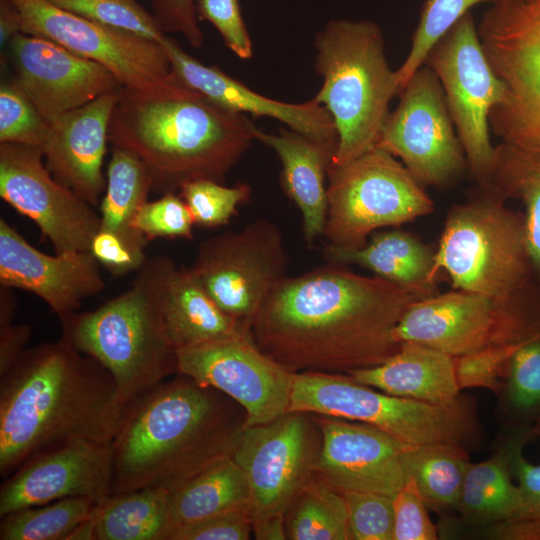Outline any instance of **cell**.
<instances>
[{
    "label": "cell",
    "mask_w": 540,
    "mask_h": 540,
    "mask_svg": "<svg viewBox=\"0 0 540 540\" xmlns=\"http://www.w3.org/2000/svg\"><path fill=\"white\" fill-rule=\"evenodd\" d=\"M500 392L508 413L531 428L540 414V334L513 351Z\"/></svg>",
    "instance_id": "obj_37"
},
{
    "label": "cell",
    "mask_w": 540,
    "mask_h": 540,
    "mask_svg": "<svg viewBox=\"0 0 540 540\" xmlns=\"http://www.w3.org/2000/svg\"><path fill=\"white\" fill-rule=\"evenodd\" d=\"M515 349L488 348L455 357L460 389L484 388L499 393L506 377L508 363Z\"/></svg>",
    "instance_id": "obj_44"
},
{
    "label": "cell",
    "mask_w": 540,
    "mask_h": 540,
    "mask_svg": "<svg viewBox=\"0 0 540 540\" xmlns=\"http://www.w3.org/2000/svg\"><path fill=\"white\" fill-rule=\"evenodd\" d=\"M0 284L41 298L59 319L76 312L84 299L100 293L105 282L89 251L48 255L33 247L0 218Z\"/></svg>",
    "instance_id": "obj_22"
},
{
    "label": "cell",
    "mask_w": 540,
    "mask_h": 540,
    "mask_svg": "<svg viewBox=\"0 0 540 540\" xmlns=\"http://www.w3.org/2000/svg\"><path fill=\"white\" fill-rule=\"evenodd\" d=\"M321 446V428L307 412H287L272 422L243 427L231 457L248 483L252 521L285 515L313 476Z\"/></svg>",
    "instance_id": "obj_15"
},
{
    "label": "cell",
    "mask_w": 540,
    "mask_h": 540,
    "mask_svg": "<svg viewBox=\"0 0 540 540\" xmlns=\"http://www.w3.org/2000/svg\"><path fill=\"white\" fill-rule=\"evenodd\" d=\"M530 436H535L540 439V414L530 428Z\"/></svg>",
    "instance_id": "obj_56"
},
{
    "label": "cell",
    "mask_w": 540,
    "mask_h": 540,
    "mask_svg": "<svg viewBox=\"0 0 540 540\" xmlns=\"http://www.w3.org/2000/svg\"><path fill=\"white\" fill-rule=\"evenodd\" d=\"M160 45L176 78L217 106L244 115L273 118L313 138L338 139L330 113L315 98L287 103L265 97L218 67L193 58L170 37L165 36Z\"/></svg>",
    "instance_id": "obj_24"
},
{
    "label": "cell",
    "mask_w": 540,
    "mask_h": 540,
    "mask_svg": "<svg viewBox=\"0 0 540 540\" xmlns=\"http://www.w3.org/2000/svg\"><path fill=\"white\" fill-rule=\"evenodd\" d=\"M489 187L524 206L527 246L540 282V151L506 142L496 145Z\"/></svg>",
    "instance_id": "obj_33"
},
{
    "label": "cell",
    "mask_w": 540,
    "mask_h": 540,
    "mask_svg": "<svg viewBox=\"0 0 540 540\" xmlns=\"http://www.w3.org/2000/svg\"><path fill=\"white\" fill-rule=\"evenodd\" d=\"M90 252L115 276L138 271L148 259L145 252L131 248L117 235L100 229L92 239Z\"/></svg>",
    "instance_id": "obj_50"
},
{
    "label": "cell",
    "mask_w": 540,
    "mask_h": 540,
    "mask_svg": "<svg viewBox=\"0 0 540 540\" xmlns=\"http://www.w3.org/2000/svg\"><path fill=\"white\" fill-rule=\"evenodd\" d=\"M95 506L90 499L71 497L13 511L1 517L0 539L66 540Z\"/></svg>",
    "instance_id": "obj_36"
},
{
    "label": "cell",
    "mask_w": 540,
    "mask_h": 540,
    "mask_svg": "<svg viewBox=\"0 0 540 540\" xmlns=\"http://www.w3.org/2000/svg\"><path fill=\"white\" fill-rule=\"evenodd\" d=\"M0 379L2 477L66 442L112 443L126 406L116 383L63 339L27 348Z\"/></svg>",
    "instance_id": "obj_2"
},
{
    "label": "cell",
    "mask_w": 540,
    "mask_h": 540,
    "mask_svg": "<svg viewBox=\"0 0 540 540\" xmlns=\"http://www.w3.org/2000/svg\"><path fill=\"white\" fill-rule=\"evenodd\" d=\"M417 483L410 475L393 497V540H435L437 528L431 521Z\"/></svg>",
    "instance_id": "obj_45"
},
{
    "label": "cell",
    "mask_w": 540,
    "mask_h": 540,
    "mask_svg": "<svg viewBox=\"0 0 540 540\" xmlns=\"http://www.w3.org/2000/svg\"><path fill=\"white\" fill-rule=\"evenodd\" d=\"M423 65L441 83L471 176L478 186H489L495 151L489 116L506 87L488 61L471 12L434 44Z\"/></svg>",
    "instance_id": "obj_11"
},
{
    "label": "cell",
    "mask_w": 540,
    "mask_h": 540,
    "mask_svg": "<svg viewBox=\"0 0 540 540\" xmlns=\"http://www.w3.org/2000/svg\"><path fill=\"white\" fill-rule=\"evenodd\" d=\"M22 32L21 15L11 0H0V43L6 45Z\"/></svg>",
    "instance_id": "obj_52"
},
{
    "label": "cell",
    "mask_w": 540,
    "mask_h": 540,
    "mask_svg": "<svg viewBox=\"0 0 540 540\" xmlns=\"http://www.w3.org/2000/svg\"><path fill=\"white\" fill-rule=\"evenodd\" d=\"M197 14L218 30L225 45L241 59L252 56V41L238 0H195Z\"/></svg>",
    "instance_id": "obj_46"
},
{
    "label": "cell",
    "mask_w": 540,
    "mask_h": 540,
    "mask_svg": "<svg viewBox=\"0 0 540 540\" xmlns=\"http://www.w3.org/2000/svg\"><path fill=\"white\" fill-rule=\"evenodd\" d=\"M253 134L255 140L278 155L282 164L283 189L302 215L305 240L308 244L313 243L324 233L328 170L338 139H317L290 128L270 134L255 126Z\"/></svg>",
    "instance_id": "obj_25"
},
{
    "label": "cell",
    "mask_w": 540,
    "mask_h": 540,
    "mask_svg": "<svg viewBox=\"0 0 540 540\" xmlns=\"http://www.w3.org/2000/svg\"><path fill=\"white\" fill-rule=\"evenodd\" d=\"M161 311L176 351L222 339L247 328L225 313L186 267L171 260L160 286Z\"/></svg>",
    "instance_id": "obj_27"
},
{
    "label": "cell",
    "mask_w": 540,
    "mask_h": 540,
    "mask_svg": "<svg viewBox=\"0 0 540 540\" xmlns=\"http://www.w3.org/2000/svg\"><path fill=\"white\" fill-rule=\"evenodd\" d=\"M496 0H424L417 27L412 35L409 53L396 70L400 91L410 77L424 64L434 44L470 9ZM399 91V92H400Z\"/></svg>",
    "instance_id": "obj_38"
},
{
    "label": "cell",
    "mask_w": 540,
    "mask_h": 540,
    "mask_svg": "<svg viewBox=\"0 0 540 540\" xmlns=\"http://www.w3.org/2000/svg\"><path fill=\"white\" fill-rule=\"evenodd\" d=\"M43 158L40 147L0 143V197L35 223L56 253L90 252L100 216L53 177Z\"/></svg>",
    "instance_id": "obj_18"
},
{
    "label": "cell",
    "mask_w": 540,
    "mask_h": 540,
    "mask_svg": "<svg viewBox=\"0 0 540 540\" xmlns=\"http://www.w3.org/2000/svg\"><path fill=\"white\" fill-rule=\"evenodd\" d=\"M194 218L183 198L175 193L146 201L138 210L134 229L148 241L154 238L192 239Z\"/></svg>",
    "instance_id": "obj_43"
},
{
    "label": "cell",
    "mask_w": 540,
    "mask_h": 540,
    "mask_svg": "<svg viewBox=\"0 0 540 540\" xmlns=\"http://www.w3.org/2000/svg\"><path fill=\"white\" fill-rule=\"evenodd\" d=\"M252 534L257 540H287L285 515H273L253 520Z\"/></svg>",
    "instance_id": "obj_53"
},
{
    "label": "cell",
    "mask_w": 540,
    "mask_h": 540,
    "mask_svg": "<svg viewBox=\"0 0 540 540\" xmlns=\"http://www.w3.org/2000/svg\"><path fill=\"white\" fill-rule=\"evenodd\" d=\"M323 236L327 244L361 248L376 230L399 227L433 212L425 187L395 156L374 147L355 159L331 164Z\"/></svg>",
    "instance_id": "obj_9"
},
{
    "label": "cell",
    "mask_w": 540,
    "mask_h": 540,
    "mask_svg": "<svg viewBox=\"0 0 540 540\" xmlns=\"http://www.w3.org/2000/svg\"><path fill=\"white\" fill-rule=\"evenodd\" d=\"M288 257L278 226L266 218L203 241L190 269L216 304L247 328L285 279Z\"/></svg>",
    "instance_id": "obj_14"
},
{
    "label": "cell",
    "mask_w": 540,
    "mask_h": 540,
    "mask_svg": "<svg viewBox=\"0 0 540 540\" xmlns=\"http://www.w3.org/2000/svg\"><path fill=\"white\" fill-rule=\"evenodd\" d=\"M347 375L387 394L434 404L453 402L461 391L455 358L414 342H402L383 363Z\"/></svg>",
    "instance_id": "obj_26"
},
{
    "label": "cell",
    "mask_w": 540,
    "mask_h": 540,
    "mask_svg": "<svg viewBox=\"0 0 540 540\" xmlns=\"http://www.w3.org/2000/svg\"><path fill=\"white\" fill-rule=\"evenodd\" d=\"M456 510L470 523L487 527L524 514L523 493L512 480L505 448L469 465Z\"/></svg>",
    "instance_id": "obj_32"
},
{
    "label": "cell",
    "mask_w": 540,
    "mask_h": 540,
    "mask_svg": "<svg viewBox=\"0 0 540 540\" xmlns=\"http://www.w3.org/2000/svg\"><path fill=\"white\" fill-rule=\"evenodd\" d=\"M421 299L378 276L334 264L283 279L248 330L265 355L294 373L347 374L398 351L395 328Z\"/></svg>",
    "instance_id": "obj_1"
},
{
    "label": "cell",
    "mask_w": 540,
    "mask_h": 540,
    "mask_svg": "<svg viewBox=\"0 0 540 540\" xmlns=\"http://www.w3.org/2000/svg\"><path fill=\"white\" fill-rule=\"evenodd\" d=\"M8 48L14 79L50 125L102 94L122 89L106 68L51 40L20 32Z\"/></svg>",
    "instance_id": "obj_21"
},
{
    "label": "cell",
    "mask_w": 540,
    "mask_h": 540,
    "mask_svg": "<svg viewBox=\"0 0 540 540\" xmlns=\"http://www.w3.org/2000/svg\"><path fill=\"white\" fill-rule=\"evenodd\" d=\"M238 510L249 512V488L243 471L231 456L217 459L171 491L175 528Z\"/></svg>",
    "instance_id": "obj_30"
},
{
    "label": "cell",
    "mask_w": 540,
    "mask_h": 540,
    "mask_svg": "<svg viewBox=\"0 0 540 540\" xmlns=\"http://www.w3.org/2000/svg\"><path fill=\"white\" fill-rule=\"evenodd\" d=\"M292 411L369 424L411 445H463L476 431L471 407L463 399L442 404L411 400L341 373H296L288 412Z\"/></svg>",
    "instance_id": "obj_8"
},
{
    "label": "cell",
    "mask_w": 540,
    "mask_h": 540,
    "mask_svg": "<svg viewBox=\"0 0 540 540\" xmlns=\"http://www.w3.org/2000/svg\"><path fill=\"white\" fill-rule=\"evenodd\" d=\"M529 436V431H520L505 447L510 470L525 500V511L521 517H534L540 513V463H531L523 454V446Z\"/></svg>",
    "instance_id": "obj_48"
},
{
    "label": "cell",
    "mask_w": 540,
    "mask_h": 540,
    "mask_svg": "<svg viewBox=\"0 0 540 540\" xmlns=\"http://www.w3.org/2000/svg\"><path fill=\"white\" fill-rule=\"evenodd\" d=\"M50 124L15 79L0 85V143L42 147Z\"/></svg>",
    "instance_id": "obj_40"
},
{
    "label": "cell",
    "mask_w": 540,
    "mask_h": 540,
    "mask_svg": "<svg viewBox=\"0 0 540 540\" xmlns=\"http://www.w3.org/2000/svg\"><path fill=\"white\" fill-rule=\"evenodd\" d=\"M179 374L215 388L237 402L245 425L274 421L287 413L294 372L265 355L248 328L231 336L177 351Z\"/></svg>",
    "instance_id": "obj_17"
},
{
    "label": "cell",
    "mask_w": 540,
    "mask_h": 540,
    "mask_svg": "<svg viewBox=\"0 0 540 540\" xmlns=\"http://www.w3.org/2000/svg\"><path fill=\"white\" fill-rule=\"evenodd\" d=\"M512 1H516V0H512Z\"/></svg>",
    "instance_id": "obj_57"
},
{
    "label": "cell",
    "mask_w": 540,
    "mask_h": 540,
    "mask_svg": "<svg viewBox=\"0 0 540 540\" xmlns=\"http://www.w3.org/2000/svg\"><path fill=\"white\" fill-rule=\"evenodd\" d=\"M254 127L184 84L158 94L122 88L108 142L140 158L153 190L166 194L197 180L222 183L255 140Z\"/></svg>",
    "instance_id": "obj_4"
},
{
    "label": "cell",
    "mask_w": 540,
    "mask_h": 540,
    "mask_svg": "<svg viewBox=\"0 0 540 540\" xmlns=\"http://www.w3.org/2000/svg\"><path fill=\"white\" fill-rule=\"evenodd\" d=\"M111 444L70 441L39 452L5 478L0 517L71 497L101 503L112 493Z\"/></svg>",
    "instance_id": "obj_19"
},
{
    "label": "cell",
    "mask_w": 540,
    "mask_h": 540,
    "mask_svg": "<svg viewBox=\"0 0 540 540\" xmlns=\"http://www.w3.org/2000/svg\"><path fill=\"white\" fill-rule=\"evenodd\" d=\"M243 408L221 391L177 374L126 404L112 441V493L176 489L231 456Z\"/></svg>",
    "instance_id": "obj_3"
},
{
    "label": "cell",
    "mask_w": 540,
    "mask_h": 540,
    "mask_svg": "<svg viewBox=\"0 0 540 540\" xmlns=\"http://www.w3.org/2000/svg\"><path fill=\"white\" fill-rule=\"evenodd\" d=\"M151 190L153 178L140 158L126 149L113 147L106 188L99 203L100 230L111 232L131 248L144 252L149 241L134 229L133 221Z\"/></svg>",
    "instance_id": "obj_31"
},
{
    "label": "cell",
    "mask_w": 540,
    "mask_h": 540,
    "mask_svg": "<svg viewBox=\"0 0 540 540\" xmlns=\"http://www.w3.org/2000/svg\"><path fill=\"white\" fill-rule=\"evenodd\" d=\"M11 1L20 12L22 33L51 40L100 64L127 92L158 94L183 84L160 43L93 22L49 0Z\"/></svg>",
    "instance_id": "obj_12"
},
{
    "label": "cell",
    "mask_w": 540,
    "mask_h": 540,
    "mask_svg": "<svg viewBox=\"0 0 540 540\" xmlns=\"http://www.w3.org/2000/svg\"><path fill=\"white\" fill-rule=\"evenodd\" d=\"M407 464L427 507L438 512L456 509L471 464L463 445H411Z\"/></svg>",
    "instance_id": "obj_35"
},
{
    "label": "cell",
    "mask_w": 540,
    "mask_h": 540,
    "mask_svg": "<svg viewBox=\"0 0 540 540\" xmlns=\"http://www.w3.org/2000/svg\"><path fill=\"white\" fill-rule=\"evenodd\" d=\"M493 188L479 191L447 214L436 248L434 274L454 289L540 314V282L530 258L523 212Z\"/></svg>",
    "instance_id": "obj_6"
},
{
    "label": "cell",
    "mask_w": 540,
    "mask_h": 540,
    "mask_svg": "<svg viewBox=\"0 0 540 540\" xmlns=\"http://www.w3.org/2000/svg\"><path fill=\"white\" fill-rule=\"evenodd\" d=\"M477 30L506 87L490 113V130L501 142L540 151V0H496Z\"/></svg>",
    "instance_id": "obj_10"
},
{
    "label": "cell",
    "mask_w": 540,
    "mask_h": 540,
    "mask_svg": "<svg viewBox=\"0 0 540 540\" xmlns=\"http://www.w3.org/2000/svg\"><path fill=\"white\" fill-rule=\"evenodd\" d=\"M16 300L12 293V288L0 287V328L13 323Z\"/></svg>",
    "instance_id": "obj_54"
},
{
    "label": "cell",
    "mask_w": 540,
    "mask_h": 540,
    "mask_svg": "<svg viewBox=\"0 0 540 540\" xmlns=\"http://www.w3.org/2000/svg\"><path fill=\"white\" fill-rule=\"evenodd\" d=\"M121 90L104 93L61 116L50 125L41 147L53 177L92 206L99 205L105 192L102 166L110 119Z\"/></svg>",
    "instance_id": "obj_23"
},
{
    "label": "cell",
    "mask_w": 540,
    "mask_h": 540,
    "mask_svg": "<svg viewBox=\"0 0 540 540\" xmlns=\"http://www.w3.org/2000/svg\"><path fill=\"white\" fill-rule=\"evenodd\" d=\"M170 262L165 256L147 259L128 290L93 311L60 319L61 339L108 370L125 405L178 374L160 305Z\"/></svg>",
    "instance_id": "obj_5"
},
{
    "label": "cell",
    "mask_w": 540,
    "mask_h": 540,
    "mask_svg": "<svg viewBox=\"0 0 540 540\" xmlns=\"http://www.w3.org/2000/svg\"><path fill=\"white\" fill-rule=\"evenodd\" d=\"M315 419L322 432L316 476L341 492L368 491L390 497L405 485L411 444L369 424L324 415Z\"/></svg>",
    "instance_id": "obj_20"
},
{
    "label": "cell",
    "mask_w": 540,
    "mask_h": 540,
    "mask_svg": "<svg viewBox=\"0 0 540 540\" xmlns=\"http://www.w3.org/2000/svg\"><path fill=\"white\" fill-rule=\"evenodd\" d=\"M250 193L251 189L246 184L227 187L211 180L193 181L180 189V196L186 202L195 223L205 227L227 224Z\"/></svg>",
    "instance_id": "obj_41"
},
{
    "label": "cell",
    "mask_w": 540,
    "mask_h": 540,
    "mask_svg": "<svg viewBox=\"0 0 540 540\" xmlns=\"http://www.w3.org/2000/svg\"><path fill=\"white\" fill-rule=\"evenodd\" d=\"M93 514V513H92ZM66 540H95L92 515L81 522L66 538Z\"/></svg>",
    "instance_id": "obj_55"
},
{
    "label": "cell",
    "mask_w": 540,
    "mask_h": 540,
    "mask_svg": "<svg viewBox=\"0 0 540 540\" xmlns=\"http://www.w3.org/2000/svg\"><path fill=\"white\" fill-rule=\"evenodd\" d=\"M540 334V314L453 289L414 302L394 331L414 342L460 357L488 348L516 349Z\"/></svg>",
    "instance_id": "obj_13"
},
{
    "label": "cell",
    "mask_w": 540,
    "mask_h": 540,
    "mask_svg": "<svg viewBox=\"0 0 540 540\" xmlns=\"http://www.w3.org/2000/svg\"><path fill=\"white\" fill-rule=\"evenodd\" d=\"M287 540H352L341 491L313 474L285 513Z\"/></svg>",
    "instance_id": "obj_34"
},
{
    "label": "cell",
    "mask_w": 540,
    "mask_h": 540,
    "mask_svg": "<svg viewBox=\"0 0 540 540\" xmlns=\"http://www.w3.org/2000/svg\"><path fill=\"white\" fill-rule=\"evenodd\" d=\"M251 534L250 513L238 510L179 526L170 540H248Z\"/></svg>",
    "instance_id": "obj_47"
},
{
    "label": "cell",
    "mask_w": 540,
    "mask_h": 540,
    "mask_svg": "<svg viewBox=\"0 0 540 540\" xmlns=\"http://www.w3.org/2000/svg\"><path fill=\"white\" fill-rule=\"evenodd\" d=\"M30 327L26 324H10L0 328V376L4 375L27 349Z\"/></svg>",
    "instance_id": "obj_51"
},
{
    "label": "cell",
    "mask_w": 540,
    "mask_h": 540,
    "mask_svg": "<svg viewBox=\"0 0 540 540\" xmlns=\"http://www.w3.org/2000/svg\"><path fill=\"white\" fill-rule=\"evenodd\" d=\"M436 249L400 229L373 233L366 245L344 249L326 244L324 256L334 264L366 268L384 280L422 298L437 293L434 274Z\"/></svg>",
    "instance_id": "obj_28"
},
{
    "label": "cell",
    "mask_w": 540,
    "mask_h": 540,
    "mask_svg": "<svg viewBox=\"0 0 540 540\" xmlns=\"http://www.w3.org/2000/svg\"><path fill=\"white\" fill-rule=\"evenodd\" d=\"M152 7L164 33L181 34L193 48L202 46L204 35L198 25L195 0H152Z\"/></svg>",
    "instance_id": "obj_49"
},
{
    "label": "cell",
    "mask_w": 540,
    "mask_h": 540,
    "mask_svg": "<svg viewBox=\"0 0 540 540\" xmlns=\"http://www.w3.org/2000/svg\"><path fill=\"white\" fill-rule=\"evenodd\" d=\"M398 95L375 147L400 160L424 187L452 186L468 164L439 79L422 65Z\"/></svg>",
    "instance_id": "obj_16"
},
{
    "label": "cell",
    "mask_w": 540,
    "mask_h": 540,
    "mask_svg": "<svg viewBox=\"0 0 540 540\" xmlns=\"http://www.w3.org/2000/svg\"><path fill=\"white\" fill-rule=\"evenodd\" d=\"M344 496L352 540H393V497L346 490Z\"/></svg>",
    "instance_id": "obj_42"
},
{
    "label": "cell",
    "mask_w": 540,
    "mask_h": 540,
    "mask_svg": "<svg viewBox=\"0 0 540 540\" xmlns=\"http://www.w3.org/2000/svg\"><path fill=\"white\" fill-rule=\"evenodd\" d=\"M315 70L322 86L315 99L330 113L338 137L332 164L347 163L376 146L399 94L396 70L385 54L381 28L369 20H332L318 32Z\"/></svg>",
    "instance_id": "obj_7"
},
{
    "label": "cell",
    "mask_w": 540,
    "mask_h": 540,
    "mask_svg": "<svg viewBox=\"0 0 540 540\" xmlns=\"http://www.w3.org/2000/svg\"><path fill=\"white\" fill-rule=\"evenodd\" d=\"M92 519L95 540H170L171 491L152 487L111 494L96 504Z\"/></svg>",
    "instance_id": "obj_29"
},
{
    "label": "cell",
    "mask_w": 540,
    "mask_h": 540,
    "mask_svg": "<svg viewBox=\"0 0 540 540\" xmlns=\"http://www.w3.org/2000/svg\"><path fill=\"white\" fill-rule=\"evenodd\" d=\"M57 7L93 22L160 43L166 36L155 16L136 0H49Z\"/></svg>",
    "instance_id": "obj_39"
}]
</instances>
